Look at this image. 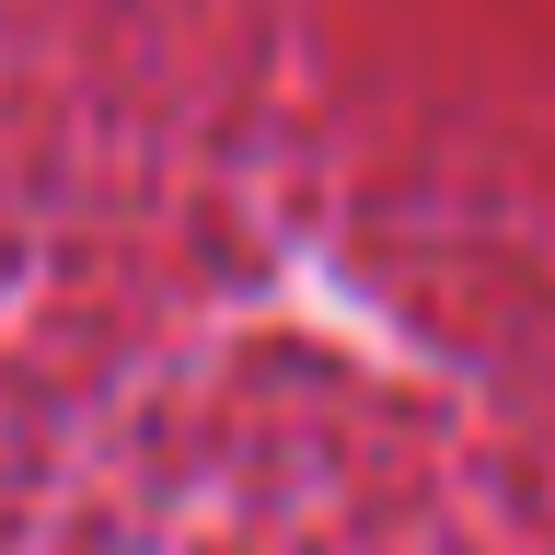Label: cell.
Wrapping results in <instances>:
<instances>
[{
  "label": "cell",
  "mask_w": 555,
  "mask_h": 555,
  "mask_svg": "<svg viewBox=\"0 0 555 555\" xmlns=\"http://www.w3.org/2000/svg\"><path fill=\"white\" fill-rule=\"evenodd\" d=\"M0 555H555V0H0Z\"/></svg>",
  "instance_id": "1"
}]
</instances>
